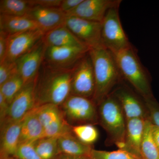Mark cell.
<instances>
[{
	"label": "cell",
	"mask_w": 159,
	"mask_h": 159,
	"mask_svg": "<svg viewBox=\"0 0 159 159\" xmlns=\"http://www.w3.org/2000/svg\"><path fill=\"white\" fill-rule=\"evenodd\" d=\"M95 80L92 100L97 106L110 94L121 77L114 54L104 48L90 49Z\"/></svg>",
	"instance_id": "2"
},
{
	"label": "cell",
	"mask_w": 159,
	"mask_h": 159,
	"mask_svg": "<svg viewBox=\"0 0 159 159\" xmlns=\"http://www.w3.org/2000/svg\"><path fill=\"white\" fill-rule=\"evenodd\" d=\"M121 106L126 121L134 119H148V114L145 104L127 89L118 88L112 93Z\"/></svg>",
	"instance_id": "16"
},
{
	"label": "cell",
	"mask_w": 159,
	"mask_h": 159,
	"mask_svg": "<svg viewBox=\"0 0 159 159\" xmlns=\"http://www.w3.org/2000/svg\"><path fill=\"white\" fill-rule=\"evenodd\" d=\"M21 120L1 126L0 157H14L20 143Z\"/></svg>",
	"instance_id": "17"
},
{
	"label": "cell",
	"mask_w": 159,
	"mask_h": 159,
	"mask_svg": "<svg viewBox=\"0 0 159 159\" xmlns=\"http://www.w3.org/2000/svg\"><path fill=\"white\" fill-rule=\"evenodd\" d=\"M0 159H18L14 157H0Z\"/></svg>",
	"instance_id": "38"
},
{
	"label": "cell",
	"mask_w": 159,
	"mask_h": 159,
	"mask_svg": "<svg viewBox=\"0 0 159 159\" xmlns=\"http://www.w3.org/2000/svg\"><path fill=\"white\" fill-rule=\"evenodd\" d=\"M25 84L22 78L17 72L0 86V93L2 94L10 105Z\"/></svg>",
	"instance_id": "26"
},
{
	"label": "cell",
	"mask_w": 159,
	"mask_h": 159,
	"mask_svg": "<svg viewBox=\"0 0 159 159\" xmlns=\"http://www.w3.org/2000/svg\"><path fill=\"white\" fill-rule=\"evenodd\" d=\"M33 6L31 0H1L0 14L25 16Z\"/></svg>",
	"instance_id": "23"
},
{
	"label": "cell",
	"mask_w": 159,
	"mask_h": 159,
	"mask_svg": "<svg viewBox=\"0 0 159 159\" xmlns=\"http://www.w3.org/2000/svg\"><path fill=\"white\" fill-rule=\"evenodd\" d=\"M83 0H62L59 9L66 13L74 10Z\"/></svg>",
	"instance_id": "34"
},
{
	"label": "cell",
	"mask_w": 159,
	"mask_h": 159,
	"mask_svg": "<svg viewBox=\"0 0 159 159\" xmlns=\"http://www.w3.org/2000/svg\"><path fill=\"white\" fill-rule=\"evenodd\" d=\"M113 54L121 77L130 84L143 99L154 97L147 71L132 46Z\"/></svg>",
	"instance_id": "3"
},
{
	"label": "cell",
	"mask_w": 159,
	"mask_h": 159,
	"mask_svg": "<svg viewBox=\"0 0 159 159\" xmlns=\"http://www.w3.org/2000/svg\"><path fill=\"white\" fill-rule=\"evenodd\" d=\"M34 142H20L14 157L18 159H41L35 149Z\"/></svg>",
	"instance_id": "29"
},
{
	"label": "cell",
	"mask_w": 159,
	"mask_h": 159,
	"mask_svg": "<svg viewBox=\"0 0 159 159\" xmlns=\"http://www.w3.org/2000/svg\"><path fill=\"white\" fill-rule=\"evenodd\" d=\"M148 119L153 125L159 127V103L154 97L144 99Z\"/></svg>",
	"instance_id": "30"
},
{
	"label": "cell",
	"mask_w": 159,
	"mask_h": 159,
	"mask_svg": "<svg viewBox=\"0 0 159 159\" xmlns=\"http://www.w3.org/2000/svg\"><path fill=\"white\" fill-rule=\"evenodd\" d=\"M47 46L43 39L30 51L15 61L18 73L25 84L37 77L43 61Z\"/></svg>",
	"instance_id": "13"
},
{
	"label": "cell",
	"mask_w": 159,
	"mask_h": 159,
	"mask_svg": "<svg viewBox=\"0 0 159 159\" xmlns=\"http://www.w3.org/2000/svg\"><path fill=\"white\" fill-rule=\"evenodd\" d=\"M65 25L89 49L104 48L101 39V23L67 16Z\"/></svg>",
	"instance_id": "9"
},
{
	"label": "cell",
	"mask_w": 159,
	"mask_h": 159,
	"mask_svg": "<svg viewBox=\"0 0 159 159\" xmlns=\"http://www.w3.org/2000/svg\"><path fill=\"white\" fill-rule=\"evenodd\" d=\"M57 144L59 155L72 156H90L93 148L91 145L80 142L72 131L58 137Z\"/></svg>",
	"instance_id": "21"
},
{
	"label": "cell",
	"mask_w": 159,
	"mask_h": 159,
	"mask_svg": "<svg viewBox=\"0 0 159 159\" xmlns=\"http://www.w3.org/2000/svg\"><path fill=\"white\" fill-rule=\"evenodd\" d=\"M121 2L120 0H83L66 15L102 23L107 11L111 8L119 7Z\"/></svg>",
	"instance_id": "14"
},
{
	"label": "cell",
	"mask_w": 159,
	"mask_h": 159,
	"mask_svg": "<svg viewBox=\"0 0 159 159\" xmlns=\"http://www.w3.org/2000/svg\"><path fill=\"white\" fill-rule=\"evenodd\" d=\"M9 35L0 31V63L6 59L8 50Z\"/></svg>",
	"instance_id": "32"
},
{
	"label": "cell",
	"mask_w": 159,
	"mask_h": 159,
	"mask_svg": "<svg viewBox=\"0 0 159 159\" xmlns=\"http://www.w3.org/2000/svg\"><path fill=\"white\" fill-rule=\"evenodd\" d=\"M45 32L41 29L9 35L5 60L15 62L42 40Z\"/></svg>",
	"instance_id": "12"
},
{
	"label": "cell",
	"mask_w": 159,
	"mask_h": 159,
	"mask_svg": "<svg viewBox=\"0 0 159 159\" xmlns=\"http://www.w3.org/2000/svg\"><path fill=\"white\" fill-rule=\"evenodd\" d=\"M26 16L30 17L39 26L40 29L46 33L64 25L67 15L59 8H47L34 6Z\"/></svg>",
	"instance_id": "15"
},
{
	"label": "cell",
	"mask_w": 159,
	"mask_h": 159,
	"mask_svg": "<svg viewBox=\"0 0 159 159\" xmlns=\"http://www.w3.org/2000/svg\"><path fill=\"white\" fill-rule=\"evenodd\" d=\"M89 50L80 47L49 46L46 48L43 63L55 67L72 68Z\"/></svg>",
	"instance_id": "11"
},
{
	"label": "cell",
	"mask_w": 159,
	"mask_h": 159,
	"mask_svg": "<svg viewBox=\"0 0 159 159\" xmlns=\"http://www.w3.org/2000/svg\"><path fill=\"white\" fill-rule=\"evenodd\" d=\"M62 0H31L33 6L47 8H59Z\"/></svg>",
	"instance_id": "33"
},
{
	"label": "cell",
	"mask_w": 159,
	"mask_h": 159,
	"mask_svg": "<svg viewBox=\"0 0 159 159\" xmlns=\"http://www.w3.org/2000/svg\"><path fill=\"white\" fill-rule=\"evenodd\" d=\"M40 29L39 26L30 17L0 15V31L9 35L31 30Z\"/></svg>",
	"instance_id": "20"
},
{
	"label": "cell",
	"mask_w": 159,
	"mask_h": 159,
	"mask_svg": "<svg viewBox=\"0 0 159 159\" xmlns=\"http://www.w3.org/2000/svg\"><path fill=\"white\" fill-rule=\"evenodd\" d=\"M99 124L107 134L108 144L125 142L127 121L119 101L110 94L97 106Z\"/></svg>",
	"instance_id": "4"
},
{
	"label": "cell",
	"mask_w": 159,
	"mask_h": 159,
	"mask_svg": "<svg viewBox=\"0 0 159 159\" xmlns=\"http://www.w3.org/2000/svg\"><path fill=\"white\" fill-rule=\"evenodd\" d=\"M151 125L150 120L148 119H145L141 149V156L143 159H159V148L152 138Z\"/></svg>",
	"instance_id": "24"
},
{
	"label": "cell",
	"mask_w": 159,
	"mask_h": 159,
	"mask_svg": "<svg viewBox=\"0 0 159 159\" xmlns=\"http://www.w3.org/2000/svg\"><path fill=\"white\" fill-rule=\"evenodd\" d=\"M72 68H61L43 63L36 79L35 107L45 104L60 106L71 94Z\"/></svg>",
	"instance_id": "1"
},
{
	"label": "cell",
	"mask_w": 159,
	"mask_h": 159,
	"mask_svg": "<svg viewBox=\"0 0 159 159\" xmlns=\"http://www.w3.org/2000/svg\"><path fill=\"white\" fill-rule=\"evenodd\" d=\"M57 137H46L34 142L38 154L41 159H55L59 155Z\"/></svg>",
	"instance_id": "25"
},
{
	"label": "cell",
	"mask_w": 159,
	"mask_h": 159,
	"mask_svg": "<svg viewBox=\"0 0 159 159\" xmlns=\"http://www.w3.org/2000/svg\"><path fill=\"white\" fill-rule=\"evenodd\" d=\"M43 138V128L34 108L22 119L20 142H34Z\"/></svg>",
	"instance_id": "22"
},
{
	"label": "cell",
	"mask_w": 159,
	"mask_h": 159,
	"mask_svg": "<svg viewBox=\"0 0 159 159\" xmlns=\"http://www.w3.org/2000/svg\"><path fill=\"white\" fill-rule=\"evenodd\" d=\"M72 132L80 142L91 146L97 141L99 137L97 129L92 124L72 126Z\"/></svg>",
	"instance_id": "27"
},
{
	"label": "cell",
	"mask_w": 159,
	"mask_h": 159,
	"mask_svg": "<svg viewBox=\"0 0 159 159\" xmlns=\"http://www.w3.org/2000/svg\"><path fill=\"white\" fill-rule=\"evenodd\" d=\"M17 72L15 62L5 60L0 63V86Z\"/></svg>",
	"instance_id": "31"
},
{
	"label": "cell",
	"mask_w": 159,
	"mask_h": 159,
	"mask_svg": "<svg viewBox=\"0 0 159 159\" xmlns=\"http://www.w3.org/2000/svg\"><path fill=\"white\" fill-rule=\"evenodd\" d=\"M151 132L154 141L159 148V127L152 123Z\"/></svg>",
	"instance_id": "36"
},
{
	"label": "cell",
	"mask_w": 159,
	"mask_h": 159,
	"mask_svg": "<svg viewBox=\"0 0 159 159\" xmlns=\"http://www.w3.org/2000/svg\"><path fill=\"white\" fill-rule=\"evenodd\" d=\"M101 39L106 49L115 54L131 46L122 28L119 7L111 8L101 23Z\"/></svg>",
	"instance_id": "6"
},
{
	"label": "cell",
	"mask_w": 159,
	"mask_h": 159,
	"mask_svg": "<svg viewBox=\"0 0 159 159\" xmlns=\"http://www.w3.org/2000/svg\"><path fill=\"white\" fill-rule=\"evenodd\" d=\"M43 40L47 47H80L89 49L65 24L46 32Z\"/></svg>",
	"instance_id": "18"
},
{
	"label": "cell",
	"mask_w": 159,
	"mask_h": 159,
	"mask_svg": "<svg viewBox=\"0 0 159 159\" xmlns=\"http://www.w3.org/2000/svg\"><path fill=\"white\" fill-rule=\"evenodd\" d=\"M95 90L93 68L88 52L73 67L71 94L92 99Z\"/></svg>",
	"instance_id": "7"
},
{
	"label": "cell",
	"mask_w": 159,
	"mask_h": 159,
	"mask_svg": "<svg viewBox=\"0 0 159 159\" xmlns=\"http://www.w3.org/2000/svg\"><path fill=\"white\" fill-rule=\"evenodd\" d=\"M34 108L43 128L45 138H58L72 131V125L66 120L59 106L45 104Z\"/></svg>",
	"instance_id": "8"
},
{
	"label": "cell",
	"mask_w": 159,
	"mask_h": 159,
	"mask_svg": "<svg viewBox=\"0 0 159 159\" xmlns=\"http://www.w3.org/2000/svg\"><path fill=\"white\" fill-rule=\"evenodd\" d=\"M90 157L92 159H143L127 151L120 149L107 151L93 148L91 150Z\"/></svg>",
	"instance_id": "28"
},
{
	"label": "cell",
	"mask_w": 159,
	"mask_h": 159,
	"mask_svg": "<svg viewBox=\"0 0 159 159\" xmlns=\"http://www.w3.org/2000/svg\"><path fill=\"white\" fill-rule=\"evenodd\" d=\"M55 159H92L90 156H72L59 155Z\"/></svg>",
	"instance_id": "37"
},
{
	"label": "cell",
	"mask_w": 159,
	"mask_h": 159,
	"mask_svg": "<svg viewBox=\"0 0 159 159\" xmlns=\"http://www.w3.org/2000/svg\"><path fill=\"white\" fill-rule=\"evenodd\" d=\"M36 78L26 83L12 100L9 105L6 118L1 126L10 122L23 119L35 107V89Z\"/></svg>",
	"instance_id": "10"
},
{
	"label": "cell",
	"mask_w": 159,
	"mask_h": 159,
	"mask_svg": "<svg viewBox=\"0 0 159 159\" xmlns=\"http://www.w3.org/2000/svg\"><path fill=\"white\" fill-rule=\"evenodd\" d=\"M9 104L3 96L2 94L0 93V122L2 123L6 118L8 110H9Z\"/></svg>",
	"instance_id": "35"
},
{
	"label": "cell",
	"mask_w": 159,
	"mask_h": 159,
	"mask_svg": "<svg viewBox=\"0 0 159 159\" xmlns=\"http://www.w3.org/2000/svg\"><path fill=\"white\" fill-rule=\"evenodd\" d=\"M145 120L142 119L127 120L125 133L124 150L142 158L141 145L145 130Z\"/></svg>",
	"instance_id": "19"
},
{
	"label": "cell",
	"mask_w": 159,
	"mask_h": 159,
	"mask_svg": "<svg viewBox=\"0 0 159 159\" xmlns=\"http://www.w3.org/2000/svg\"><path fill=\"white\" fill-rule=\"evenodd\" d=\"M60 107L72 126L99 124L97 106L92 99L70 94Z\"/></svg>",
	"instance_id": "5"
}]
</instances>
